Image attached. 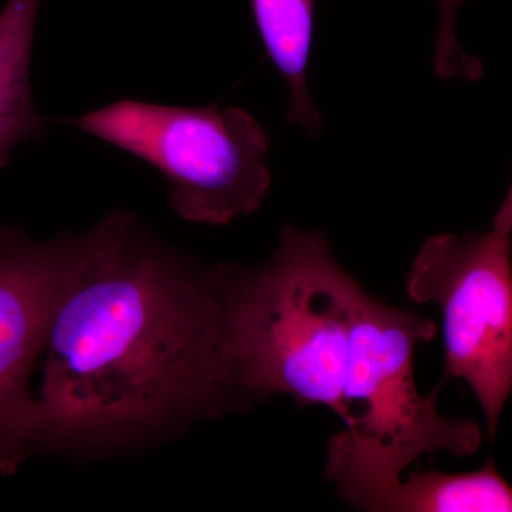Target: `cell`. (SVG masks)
Listing matches in <instances>:
<instances>
[{"label":"cell","mask_w":512,"mask_h":512,"mask_svg":"<svg viewBox=\"0 0 512 512\" xmlns=\"http://www.w3.org/2000/svg\"><path fill=\"white\" fill-rule=\"evenodd\" d=\"M218 285L124 212L72 237L40 352V439H111L220 404L235 387Z\"/></svg>","instance_id":"1"},{"label":"cell","mask_w":512,"mask_h":512,"mask_svg":"<svg viewBox=\"0 0 512 512\" xmlns=\"http://www.w3.org/2000/svg\"><path fill=\"white\" fill-rule=\"evenodd\" d=\"M224 288L235 389L258 399L289 394L340 417L362 288L338 264L326 235L282 229L268 264Z\"/></svg>","instance_id":"2"},{"label":"cell","mask_w":512,"mask_h":512,"mask_svg":"<svg viewBox=\"0 0 512 512\" xmlns=\"http://www.w3.org/2000/svg\"><path fill=\"white\" fill-rule=\"evenodd\" d=\"M434 322L376 301L357 298L340 419L345 429L329 441L325 474L340 497L363 511H382L403 471L424 454L476 453L480 424L447 419L437 390L423 396L414 380V352L436 338Z\"/></svg>","instance_id":"3"},{"label":"cell","mask_w":512,"mask_h":512,"mask_svg":"<svg viewBox=\"0 0 512 512\" xmlns=\"http://www.w3.org/2000/svg\"><path fill=\"white\" fill-rule=\"evenodd\" d=\"M72 124L153 165L170 185L171 208L184 220L229 224L258 211L271 191L269 138L239 107L120 100Z\"/></svg>","instance_id":"4"},{"label":"cell","mask_w":512,"mask_h":512,"mask_svg":"<svg viewBox=\"0 0 512 512\" xmlns=\"http://www.w3.org/2000/svg\"><path fill=\"white\" fill-rule=\"evenodd\" d=\"M512 192L487 232L434 235L407 276V295L443 312L446 372L476 394L494 439L512 389Z\"/></svg>","instance_id":"5"},{"label":"cell","mask_w":512,"mask_h":512,"mask_svg":"<svg viewBox=\"0 0 512 512\" xmlns=\"http://www.w3.org/2000/svg\"><path fill=\"white\" fill-rule=\"evenodd\" d=\"M72 237L36 242L20 228L0 231V473L13 474L39 436L30 375Z\"/></svg>","instance_id":"6"},{"label":"cell","mask_w":512,"mask_h":512,"mask_svg":"<svg viewBox=\"0 0 512 512\" xmlns=\"http://www.w3.org/2000/svg\"><path fill=\"white\" fill-rule=\"evenodd\" d=\"M42 0H9L0 12V170L13 151L45 134L30 92V60Z\"/></svg>","instance_id":"7"},{"label":"cell","mask_w":512,"mask_h":512,"mask_svg":"<svg viewBox=\"0 0 512 512\" xmlns=\"http://www.w3.org/2000/svg\"><path fill=\"white\" fill-rule=\"evenodd\" d=\"M316 0H251L259 36L289 89L288 121L315 138L322 130L308 87Z\"/></svg>","instance_id":"8"},{"label":"cell","mask_w":512,"mask_h":512,"mask_svg":"<svg viewBox=\"0 0 512 512\" xmlns=\"http://www.w3.org/2000/svg\"><path fill=\"white\" fill-rule=\"evenodd\" d=\"M383 512H501L512 511L510 485L493 461L464 474L419 471L390 491Z\"/></svg>","instance_id":"9"},{"label":"cell","mask_w":512,"mask_h":512,"mask_svg":"<svg viewBox=\"0 0 512 512\" xmlns=\"http://www.w3.org/2000/svg\"><path fill=\"white\" fill-rule=\"evenodd\" d=\"M439 2V33L436 40V72L441 79H461L476 82L484 74L480 60L461 49L456 39V15L466 0H437Z\"/></svg>","instance_id":"10"}]
</instances>
